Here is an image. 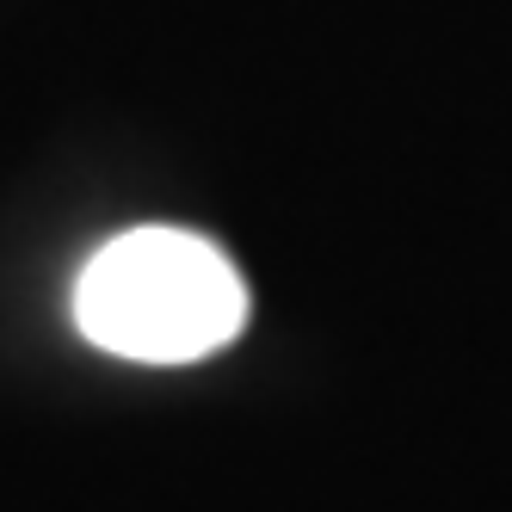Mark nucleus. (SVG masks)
Here are the masks:
<instances>
[{
    "label": "nucleus",
    "mask_w": 512,
    "mask_h": 512,
    "mask_svg": "<svg viewBox=\"0 0 512 512\" xmlns=\"http://www.w3.org/2000/svg\"><path fill=\"white\" fill-rule=\"evenodd\" d=\"M247 321V284L229 253L192 229L112 235L75 278V327L130 364H198Z\"/></svg>",
    "instance_id": "obj_1"
}]
</instances>
